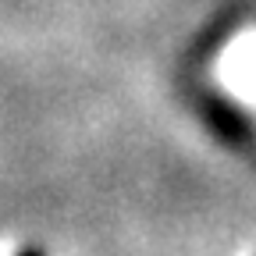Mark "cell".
Segmentation results:
<instances>
[{
	"mask_svg": "<svg viewBox=\"0 0 256 256\" xmlns=\"http://www.w3.org/2000/svg\"><path fill=\"white\" fill-rule=\"evenodd\" d=\"M249 256H256V249H252V252H249Z\"/></svg>",
	"mask_w": 256,
	"mask_h": 256,
	"instance_id": "cell-3",
	"label": "cell"
},
{
	"mask_svg": "<svg viewBox=\"0 0 256 256\" xmlns=\"http://www.w3.org/2000/svg\"><path fill=\"white\" fill-rule=\"evenodd\" d=\"M220 78H224V89H232L238 100L256 107V32H242V36L224 50Z\"/></svg>",
	"mask_w": 256,
	"mask_h": 256,
	"instance_id": "cell-1",
	"label": "cell"
},
{
	"mask_svg": "<svg viewBox=\"0 0 256 256\" xmlns=\"http://www.w3.org/2000/svg\"><path fill=\"white\" fill-rule=\"evenodd\" d=\"M18 256H40V252H32V249H22V252H18Z\"/></svg>",
	"mask_w": 256,
	"mask_h": 256,
	"instance_id": "cell-2",
	"label": "cell"
}]
</instances>
